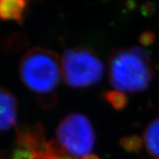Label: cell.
Here are the masks:
<instances>
[{
	"label": "cell",
	"instance_id": "6",
	"mask_svg": "<svg viewBox=\"0 0 159 159\" xmlns=\"http://www.w3.org/2000/svg\"><path fill=\"white\" fill-rule=\"evenodd\" d=\"M28 4V2L22 0H0V19L22 23Z\"/></svg>",
	"mask_w": 159,
	"mask_h": 159
},
{
	"label": "cell",
	"instance_id": "5",
	"mask_svg": "<svg viewBox=\"0 0 159 159\" xmlns=\"http://www.w3.org/2000/svg\"><path fill=\"white\" fill-rule=\"evenodd\" d=\"M17 101L13 95L0 88V131L12 127L17 120Z\"/></svg>",
	"mask_w": 159,
	"mask_h": 159
},
{
	"label": "cell",
	"instance_id": "12",
	"mask_svg": "<svg viewBox=\"0 0 159 159\" xmlns=\"http://www.w3.org/2000/svg\"><path fill=\"white\" fill-rule=\"evenodd\" d=\"M158 159H159V158H158Z\"/></svg>",
	"mask_w": 159,
	"mask_h": 159
},
{
	"label": "cell",
	"instance_id": "3",
	"mask_svg": "<svg viewBox=\"0 0 159 159\" xmlns=\"http://www.w3.org/2000/svg\"><path fill=\"white\" fill-rule=\"evenodd\" d=\"M62 72L67 85L82 89L97 84L102 80L103 65L95 51L87 47L78 46L65 51Z\"/></svg>",
	"mask_w": 159,
	"mask_h": 159
},
{
	"label": "cell",
	"instance_id": "10",
	"mask_svg": "<svg viewBox=\"0 0 159 159\" xmlns=\"http://www.w3.org/2000/svg\"><path fill=\"white\" fill-rule=\"evenodd\" d=\"M156 41V34L152 31H144L139 36V43L143 46L153 44Z\"/></svg>",
	"mask_w": 159,
	"mask_h": 159
},
{
	"label": "cell",
	"instance_id": "11",
	"mask_svg": "<svg viewBox=\"0 0 159 159\" xmlns=\"http://www.w3.org/2000/svg\"><path fill=\"white\" fill-rule=\"evenodd\" d=\"M81 159H100V158H99L97 156L94 155V154H89V155H88V156L83 157Z\"/></svg>",
	"mask_w": 159,
	"mask_h": 159
},
{
	"label": "cell",
	"instance_id": "9",
	"mask_svg": "<svg viewBox=\"0 0 159 159\" xmlns=\"http://www.w3.org/2000/svg\"><path fill=\"white\" fill-rule=\"evenodd\" d=\"M120 147L129 153H138L142 148L143 140L136 134L125 136L119 141Z\"/></svg>",
	"mask_w": 159,
	"mask_h": 159
},
{
	"label": "cell",
	"instance_id": "7",
	"mask_svg": "<svg viewBox=\"0 0 159 159\" xmlns=\"http://www.w3.org/2000/svg\"><path fill=\"white\" fill-rule=\"evenodd\" d=\"M143 141L148 153L159 157V118L154 119L146 127Z\"/></svg>",
	"mask_w": 159,
	"mask_h": 159
},
{
	"label": "cell",
	"instance_id": "1",
	"mask_svg": "<svg viewBox=\"0 0 159 159\" xmlns=\"http://www.w3.org/2000/svg\"><path fill=\"white\" fill-rule=\"evenodd\" d=\"M155 76L148 54L139 47L112 51L109 59L111 84L120 91L135 93L145 90Z\"/></svg>",
	"mask_w": 159,
	"mask_h": 159
},
{
	"label": "cell",
	"instance_id": "2",
	"mask_svg": "<svg viewBox=\"0 0 159 159\" xmlns=\"http://www.w3.org/2000/svg\"><path fill=\"white\" fill-rule=\"evenodd\" d=\"M61 70L57 53L43 48H33L26 52L20 65L23 83L39 97L53 94L61 79Z\"/></svg>",
	"mask_w": 159,
	"mask_h": 159
},
{
	"label": "cell",
	"instance_id": "8",
	"mask_svg": "<svg viewBox=\"0 0 159 159\" xmlns=\"http://www.w3.org/2000/svg\"><path fill=\"white\" fill-rule=\"evenodd\" d=\"M103 98L116 111H122L127 106L128 99L125 93L119 90H109L103 93Z\"/></svg>",
	"mask_w": 159,
	"mask_h": 159
},
{
	"label": "cell",
	"instance_id": "4",
	"mask_svg": "<svg viewBox=\"0 0 159 159\" xmlns=\"http://www.w3.org/2000/svg\"><path fill=\"white\" fill-rule=\"evenodd\" d=\"M57 144L73 157H85L93 150L96 134L90 120L85 115H67L57 125Z\"/></svg>",
	"mask_w": 159,
	"mask_h": 159
}]
</instances>
